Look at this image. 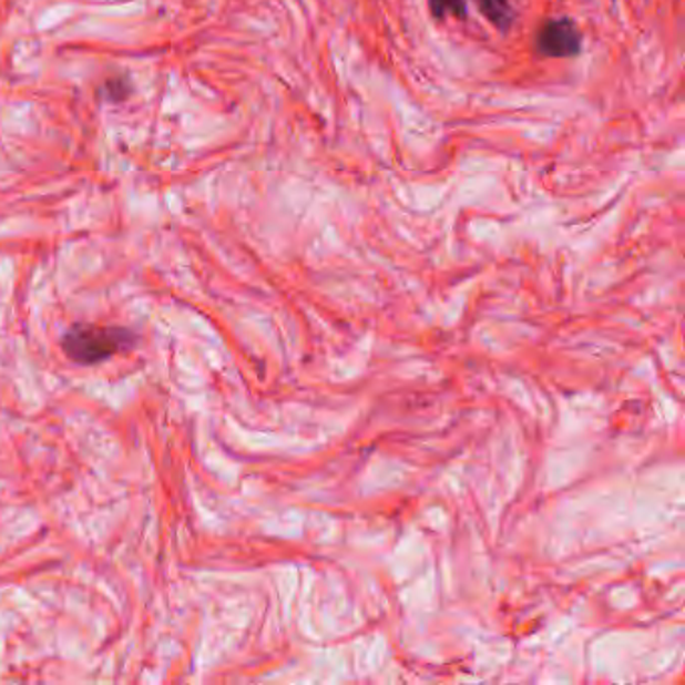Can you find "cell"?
I'll return each mask as SVG.
<instances>
[{
	"mask_svg": "<svg viewBox=\"0 0 685 685\" xmlns=\"http://www.w3.org/2000/svg\"><path fill=\"white\" fill-rule=\"evenodd\" d=\"M133 343L135 336L125 328L76 324L64 334L63 348L71 360L81 365H96L108 360L113 354L127 350Z\"/></svg>",
	"mask_w": 685,
	"mask_h": 685,
	"instance_id": "cell-1",
	"label": "cell"
},
{
	"mask_svg": "<svg viewBox=\"0 0 685 685\" xmlns=\"http://www.w3.org/2000/svg\"><path fill=\"white\" fill-rule=\"evenodd\" d=\"M535 47L539 53L551 59H569L581 53L583 39L577 24L569 17L549 19L536 31Z\"/></svg>",
	"mask_w": 685,
	"mask_h": 685,
	"instance_id": "cell-2",
	"label": "cell"
},
{
	"mask_svg": "<svg viewBox=\"0 0 685 685\" xmlns=\"http://www.w3.org/2000/svg\"><path fill=\"white\" fill-rule=\"evenodd\" d=\"M484 19L494 24L499 31H509L513 27L514 11L509 0H477Z\"/></svg>",
	"mask_w": 685,
	"mask_h": 685,
	"instance_id": "cell-3",
	"label": "cell"
},
{
	"mask_svg": "<svg viewBox=\"0 0 685 685\" xmlns=\"http://www.w3.org/2000/svg\"><path fill=\"white\" fill-rule=\"evenodd\" d=\"M429 7L434 19H447V17L464 19L467 17L464 0H429Z\"/></svg>",
	"mask_w": 685,
	"mask_h": 685,
	"instance_id": "cell-4",
	"label": "cell"
}]
</instances>
